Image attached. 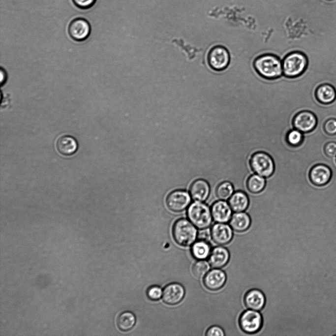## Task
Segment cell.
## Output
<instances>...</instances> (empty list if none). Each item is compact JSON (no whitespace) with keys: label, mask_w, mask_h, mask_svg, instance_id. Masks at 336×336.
I'll list each match as a JSON object with an SVG mask.
<instances>
[{"label":"cell","mask_w":336,"mask_h":336,"mask_svg":"<svg viewBox=\"0 0 336 336\" xmlns=\"http://www.w3.org/2000/svg\"><path fill=\"white\" fill-rule=\"evenodd\" d=\"M210 186L208 182L203 179L194 181L190 187V194L195 201L204 202L210 194Z\"/></svg>","instance_id":"2e32d148"},{"label":"cell","mask_w":336,"mask_h":336,"mask_svg":"<svg viewBox=\"0 0 336 336\" xmlns=\"http://www.w3.org/2000/svg\"><path fill=\"white\" fill-rule=\"evenodd\" d=\"M191 252L195 258L204 259L209 256L211 246L207 241L200 240L192 245Z\"/></svg>","instance_id":"cb8c5ba5"},{"label":"cell","mask_w":336,"mask_h":336,"mask_svg":"<svg viewBox=\"0 0 336 336\" xmlns=\"http://www.w3.org/2000/svg\"><path fill=\"white\" fill-rule=\"evenodd\" d=\"M190 202V196L187 192L183 190H176L168 194L166 202L171 211L177 213L186 209Z\"/></svg>","instance_id":"9c48e42d"},{"label":"cell","mask_w":336,"mask_h":336,"mask_svg":"<svg viewBox=\"0 0 336 336\" xmlns=\"http://www.w3.org/2000/svg\"><path fill=\"white\" fill-rule=\"evenodd\" d=\"M172 42L175 43V44L185 52L187 59L189 60H192L194 59L198 54L203 51V48H197L191 47L189 45L184 43L183 39H177L172 40Z\"/></svg>","instance_id":"83f0119b"},{"label":"cell","mask_w":336,"mask_h":336,"mask_svg":"<svg viewBox=\"0 0 336 336\" xmlns=\"http://www.w3.org/2000/svg\"><path fill=\"white\" fill-rule=\"evenodd\" d=\"M303 137V133L294 128L288 133L287 140L290 145L297 146L301 144Z\"/></svg>","instance_id":"f546056e"},{"label":"cell","mask_w":336,"mask_h":336,"mask_svg":"<svg viewBox=\"0 0 336 336\" xmlns=\"http://www.w3.org/2000/svg\"><path fill=\"white\" fill-rule=\"evenodd\" d=\"M210 269V265L207 262L200 260L196 262L192 267L193 275L198 278H201L205 275Z\"/></svg>","instance_id":"f1b7e54d"},{"label":"cell","mask_w":336,"mask_h":336,"mask_svg":"<svg viewBox=\"0 0 336 336\" xmlns=\"http://www.w3.org/2000/svg\"><path fill=\"white\" fill-rule=\"evenodd\" d=\"M230 55L228 50L224 46L216 44L212 45L208 50L206 60L209 66L216 71L225 69L230 62Z\"/></svg>","instance_id":"8992f818"},{"label":"cell","mask_w":336,"mask_h":336,"mask_svg":"<svg viewBox=\"0 0 336 336\" xmlns=\"http://www.w3.org/2000/svg\"><path fill=\"white\" fill-rule=\"evenodd\" d=\"M7 79V75L5 71L1 67L0 68V84L2 86L4 84Z\"/></svg>","instance_id":"d590c367"},{"label":"cell","mask_w":336,"mask_h":336,"mask_svg":"<svg viewBox=\"0 0 336 336\" xmlns=\"http://www.w3.org/2000/svg\"><path fill=\"white\" fill-rule=\"evenodd\" d=\"M135 322L134 315L130 311H125L121 313L117 321L118 328L122 331L131 330L134 327Z\"/></svg>","instance_id":"d4e9b609"},{"label":"cell","mask_w":336,"mask_h":336,"mask_svg":"<svg viewBox=\"0 0 336 336\" xmlns=\"http://www.w3.org/2000/svg\"><path fill=\"white\" fill-rule=\"evenodd\" d=\"M262 323V318L256 310L248 309L240 316L239 324L241 328L246 333H254L259 330Z\"/></svg>","instance_id":"ba28073f"},{"label":"cell","mask_w":336,"mask_h":336,"mask_svg":"<svg viewBox=\"0 0 336 336\" xmlns=\"http://www.w3.org/2000/svg\"><path fill=\"white\" fill-rule=\"evenodd\" d=\"M283 75L293 78L301 75L306 70L308 60L302 52L293 51L286 54L282 60Z\"/></svg>","instance_id":"3957f363"},{"label":"cell","mask_w":336,"mask_h":336,"mask_svg":"<svg viewBox=\"0 0 336 336\" xmlns=\"http://www.w3.org/2000/svg\"><path fill=\"white\" fill-rule=\"evenodd\" d=\"M282 59L272 53H264L257 56L253 62L257 73L267 80H275L283 75Z\"/></svg>","instance_id":"7a4b0ae2"},{"label":"cell","mask_w":336,"mask_h":336,"mask_svg":"<svg viewBox=\"0 0 336 336\" xmlns=\"http://www.w3.org/2000/svg\"><path fill=\"white\" fill-rule=\"evenodd\" d=\"M197 234L195 226L186 219H180L173 225L174 239L181 245L189 246L192 244L196 239Z\"/></svg>","instance_id":"5b68a950"},{"label":"cell","mask_w":336,"mask_h":336,"mask_svg":"<svg viewBox=\"0 0 336 336\" xmlns=\"http://www.w3.org/2000/svg\"><path fill=\"white\" fill-rule=\"evenodd\" d=\"M229 259L228 250L222 246L215 247L211 251L209 258L210 265L214 268H220L224 266Z\"/></svg>","instance_id":"d6986e66"},{"label":"cell","mask_w":336,"mask_h":336,"mask_svg":"<svg viewBox=\"0 0 336 336\" xmlns=\"http://www.w3.org/2000/svg\"><path fill=\"white\" fill-rule=\"evenodd\" d=\"M187 215L193 224L199 229L209 228L213 223L211 207L203 202L191 203L188 208Z\"/></svg>","instance_id":"277c9868"},{"label":"cell","mask_w":336,"mask_h":336,"mask_svg":"<svg viewBox=\"0 0 336 336\" xmlns=\"http://www.w3.org/2000/svg\"><path fill=\"white\" fill-rule=\"evenodd\" d=\"M317 99L321 103L329 104L336 98V91L331 84L324 83L317 87L315 91Z\"/></svg>","instance_id":"7402d4cb"},{"label":"cell","mask_w":336,"mask_h":336,"mask_svg":"<svg viewBox=\"0 0 336 336\" xmlns=\"http://www.w3.org/2000/svg\"><path fill=\"white\" fill-rule=\"evenodd\" d=\"M91 31V26L88 21L82 18L72 20L68 27L69 36L76 41H82L87 39Z\"/></svg>","instance_id":"30bf717a"},{"label":"cell","mask_w":336,"mask_h":336,"mask_svg":"<svg viewBox=\"0 0 336 336\" xmlns=\"http://www.w3.org/2000/svg\"><path fill=\"white\" fill-rule=\"evenodd\" d=\"M206 335L207 336H223L224 333L220 327L214 326L207 330Z\"/></svg>","instance_id":"e575fe53"},{"label":"cell","mask_w":336,"mask_h":336,"mask_svg":"<svg viewBox=\"0 0 336 336\" xmlns=\"http://www.w3.org/2000/svg\"><path fill=\"white\" fill-rule=\"evenodd\" d=\"M226 276L225 273L221 270L215 268L208 272L204 278V284L209 289L216 290L221 288L225 284Z\"/></svg>","instance_id":"e0dca14e"},{"label":"cell","mask_w":336,"mask_h":336,"mask_svg":"<svg viewBox=\"0 0 336 336\" xmlns=\"http://www.w3.org/2000/svg\"><path fill=\"white\" fill-rule=\"evenodd\" d=\"M234 192L233 184L229 182L221 183L217 186L216 194L218 200L228 201Z\"/></svg>","instance_id":"4316f807"},{"label":"cell","mask_w":336,"mask_h":336,"mask_svg":"<svg viewBox=\"0 0 336 336\" xmlns=\"http://www.w3.org/2000/svg\"><path fill=\"white\" fill-rule=\"evenodd\" d=\"M233 231L229 224L216 222L211 228V237L216 244L224 245L229 243L232 240Z\"/></svg>","instance_id":"7c38bea8"},{"label":"cell","mask_w":336,"mask_h":336,"mask_svg":"<svg viewBox=\"0 0 336 336\" xmlns=\"http://www.w3.org/2000/svg\"><path fill=\"white\" fill-rule=\"evenodd\" d=\"M185 291L183 286L177 283L167 285L162 293V299L167 304L174 305L179 303L183 299Z\"/></svg>","instance_id":"9a60e30c"},{"label":"cell","mask_w":336,"mask_h":336,"mask_svg":"<svg viewBox=\"0 0 336 336\" xmlns=\"http://www.w3.org/2000/svg\"><path fill=\"white\" fill-rule=\"evenodd\" d=\"M56 148L58 152L64 156L74 154L78 149V143L73 137L65 135L59 137L56 142Z\"/></svg>","instance_id":"ac0fdd59"},{"label":"cell","mask_w":336,"mask_h":336,"mask_svg":"<svg viewBox=\"0 0 336 336\" xmlns=\"http://www.w3.org/2000/svg\"><path fill=\"white\" fill-rule=\"evenodd\" d=\"M228 202L233 212H244L249 204L247 194L242 191L234 192Z\"/></svg>","instance_id":"603a6c76"},{"label":"cell","mask_w":336,"mask_h":336,"mask_svg":"<svg viewBox=\"0 0 336 336\" xmlns=\"http://www.w3.org/2000/svg\"><path fill=\"white\" fill-rule=\"evenodd\" d=\"M309 176L314 184L323 186L330 181L332 177V171L328 166L322 163L317 164L311 168Z\"/></svg>","instance_id":"5bb4252c"},{"label":"cell","mask_w":336,"mask_h":336,"mask_svg":"<svg viewBox=\"0 0 336 336\" xmlns=\"http://www.w3.org/2000/svg\"><path fill=\"white\" fill-rule=\"evenodd\" d=\"M213 220L215 222H229L233 211L227 201L218 200L211 207Z\"/></svg>","instance_id":"4fadbf2b"},{"label":"cell","mask_w":336,"mask_h":336,"mask_svg":"<svg viewBox=\"0 0 336 336\" xmlns=\"http://www.w3.org/2000/svg\"><path fill=\"white\" fill-rule=\"evenodd\" d=\"M250 164L255 174L265 178L270 177L274 171L272 158L264 152L255 153L250 159Z\"/></svg>","instance_id":"52a82bcc"},{"label":"cell","mask_w":336,"mask_h":336,"mask_svg":"<svg viewBox=\"0 0 336 336\" xmlns=\"http://www.w3.org/2000/svg\"><path fill=\"white\" fill-rule=\"evenodd\" d=\"M74 5L77 7L86 9L92 7L96 0H72Z\"/></svg>","instance_id":"836d02e7"},{"label":"cell","mask_w":336,"mask_h":336,"mask_svg":"<svg viewBox=\"0 0 336 336\" xmlns=\"http://www.w3.org/2000/svg\"><path fill=\"white\" fill-rule=\"evenodd\" d=\"M265 184V178L255 173L249 177L247 182L249 190L253 193H258L262 191Z\"/></svg>","instance_id":"484cf974"},{"label":"cell","mask_w":336,"mask_h":336,"mask_svg":"<svg viewBox=\"0 0 336 336\" xmlns=\"http://www.w3.org/2000/svg\"><path fill=\"white\" fill-rule=\"evenodd\" d=\"M324 129L329 135L336 134V119L330 118L327 120L324 124Z\"/></svg>","instance_id":"4dcf8cb0"},{"label":"cell","mask_w":336,"mask_h":336,"mask_svg":"<svg viewBox=\"0 0 336 336\" xmlns=\"http://www.w3.org/2000/svg\"><path fill=\"white\" fill-rule=\"evenodd\" d=\"M324 151L326 155L330 158L336 157V142H327L324 147Z\"/></svg>","instance_id":"d6a6232c"},{"label":"cell","mask_w":336,"mask_h":336,"mask_svg":"<svg viewBox=\"0 0 336 336\" xmlns=\"http://www.w3.org/2000/svg\"><path fill=\"white\" fill-rule=\"evenodd\" d=\"M317 123V120L315 114L308 110L298 112L295 115L293 120L294 128L303 133L313 130Z\"/></svg>","instance_id":"8fae6325"},{"label":"cell","mask_w":336,"mask_h":336,"mask_svg":"<svg viewBox=\"0 0 336 336\" xmlns=\"http://www.w3.org/2000/svg\"><path fill=\"white\" fill-rule=\"evenodd\" d=\"M244 303L246 306L254 310H260L264 306L265 298L263 293L258 289H252L245 295Z\"/></svg>","instance_id":"44dd1931"},{"label":"cell","mask_w":336,"mask_h":336,"mask_svg":"<svg viewBox=\"0 0 336 336\" xmlns=\"http://www.w3.org/2000/svg\"><path fill=\"white\" fill-rule=\"evenodd\" d=\"M251 223L249 215L244 212H234L229 224L234 231L243 232L248 229Z\"/></svg>","instance_id":"ffe728a7"},{"label":"cell","mask_w":336,"mask_h":336,"mask_svg":"<svg viewBox=\"0 0 336 336\" xmlns=\"http://www.w3.org/2000/svg\"><path fill=\"white\" fill-rule=\"evenodd\" d=\"M296 112L278 105L252 106L232 113L223 124L215 143L217 157L223 166L238 174L252 172L250 162L257 152L269 154L274 171L266 178L265 189L283 197L296 192L306 182L314 166L309 141L289 144L287 135L294 129Z\"/></svg>","instance_id":"6da1fadb"},{"label":"cell","mask_w":336,"mask_h":336,"mask_svg":"<svg viewBox=\"0 0 336 336\" xmlns=\"http://www.w3.org/2000/svg\"><path fill=\"white\" fill-rule=\"evenodd\" d=\"M162 293V289L160 287L153 286L148 289L147 294L150 299L157 300L161 298Z\"/></svg>","instance_id":"1f68e13d"}]
</instances>
